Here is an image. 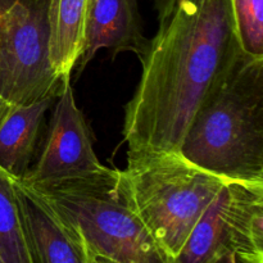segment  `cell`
<instances>
[{
	"mask_svg": "<svg viewBox=\"0 0 263 263\" xmlns=\"http://www.w3.org/2000/svg\"><path fill=\"white\" fill-rule=\"evenodd\" d=\"M238 51L229 0H177L159 21L125 107L127 154L179 153L195 113Z\"/></svg>",
	"mask_w": 263,
	"mask_h": 263,
	"instance_id": "6da1fadb",
	"label": "cell"
},
{
	"mask_svg": "<svg viewBox=\"0 0 263 263\" xmlns=\"http://www.w3.org/2000/svg\"><path fill=\"white\" fill-rule=\"evenodd\" d=\"M179 154L228 182L263 186V59L239 49L195 113Z\"/></svg>",
	"mask_w": 263,
	"mask_h": 263,
	"instance_id": "7a4b0ae2",
	"label": "cell"
},
{
	"mask_svg": "<svg viewBox=\"0 0 263 263\" xmlns=\"http://www.w3.org/2000/svg\"><path fill=\"white\" fill-rule=\"evenodd\" d=\"M228 181L179 153L127 154L117 170V190L171 262Z\"/></svg>",
	"mask_w": 263,
	"mask_h": 263,
	"instance_id": "3957f363",
	"label": "cell"
},
{
	"mask_svg": "<svg viewBox=\"0 0 263 263\" xmlns=\"http://www.w3.org/2000/svg\"><path fill=\"white\" fill-rule=\"evenodd\" d=\"M32 189L55 211L89 254L115 263H172L118 194L117 172L97 181Z\"/></svg>",
	"mask_w": 263,
	"mask_h": 263,
	"instance_id": "277c9868",
	"label": "cell"
},
{
	"mask_svg": "<svg viewBox=\"0 0 263 263\" xmlns=\"http://www.w3.org/2000/svg\"><path fill=\"white\" fill-rule=\"evenodd\" d=\"M49 0H14L0 14V94L10 105L57 98L49 51Z\"/></svg>",
	"mask_w": 263,
	"mask_h": 263,
	"instance_id": "5b68a950",
	"label": "cell"
},
{
	"mask_svg": "<svg viewBox=\"0 0 263 263\" xmlns=\"http://www.w3.org/2000/svg\"><path fill=\"white\" fill-rule=\"evenodd\" d=\"M69 77L62 79L40 157L25 179L20 180L31 187L45 189L97 181L115 176L117 172L104 166L95 154L89 125L77 107Z\"/></svg>",
	"mask_w": 263,
	"mask_h": 263,
	"instance_id": "8992f818",
	"label": "cell"
},
{
	"mask_svg": "<svg viewBox=\"0 0 263 263\" xmlns=\"http://www.w3.org/2000/svg\"><path fill=\"white\" fill-rule=\"evenodd\" d=\"M249 185L228 182L190 231L172 263H212L225 251L235 253L248 215Z\"/></svg>",
	"mask_w": 263,
	"mask_h": 263,
	"instance_id": "52a82bcc",
	"label": "cell"
},
{
	"mask_svg": "<svg viewBox=\"0 0 263 263\" xmlns=\"http://www.w3.org/2000/svg\"><path fill=\"white\" fill-rule=\"evenodd\" d=\"M14 189L31 263H90L84 246L36 190L22 181H14Z\"/></svg>",
	"mask_w": 263,
	"mask_h": 263,
	"instance_id": "ba28073f",
	"label": "cell"
},
{
	"mask_svg": "<svg viewBox=\"0 0 263 263\" xmlns=\"http://www.w3.org/2000/svg\"><path fill=\"white\" fill-rule=\"evenodd\" d=\"M149 43L141 30L136 0H89L79 68L82 71L100 49H108L113 57L133 51L141 59Z\"/></svg>",
	"mask_w": 263,
	"mask_h": 263,
	"instance_id": "9c48e42d",
	"label": "cell"
},
{
	"mask_svg": "<svg viewBox=\"0 0 263 263\" xmlns=\"http://www.w3.org/2000/svg\"><path fill=\"white\" fill-rule=\"evenodd\" d=\"M54 100L12 105L0 123V171L9 179L20 181L30 171L44 118Z\"/></svg>",
	"mask_w": 263,
	"mask_h": 263,
	"instance_id": "30bf717a",
	"label": "cell"
},
{
	"mask_svg": "<svg viewBox=\"0 0 263 263\" xmlns=\"http://www.w3.org/2000/svg\"><path fill=\"white\" fill-rule=\"evenodd\" d=\"M89 0H49V51L61 79L71 76L84 53L85 21Z\"/></svg>",
	"mask_w": 263,
	"mask_h": 263,
	"instance_id": "8fae6325",
	"label": "cell"
},
{
	"mask_svg": "<svg viewBox=\"0 0 263 263\" xmlns=\"http://www.w3.org/2000/svg\"><path fill=\"white\" fill-rule=\"evenodd\" d=\"M0 259L31 263L15 195L14 181L0 171Z\"/></svg>",
	"mask_w": 263,
	"mask_h": 263,
	"instance_id": "7c38bea8",
	"label": "cell"
},
{
	"mask_svg": "<svg viewBox=\"0 0 263 263\" xmlns=\"http://www.w3.org/2000/svg\"><path fill=\"white\" fill-rule=\"evenodd\" d=\"M229 7L239 49L263 59V0H229Z\"/></svg>",
	"mask_w": 263,
	"mask_h": 263,
	"instance_id": "4fadbf2b",
	"label": "cell"
},
{
	"mask_svg": "<svg viewBox=\"0 0 263 263\" xmlns=\"http://www.w3.org/2000/svg\"><path fill=\"white\" fill-rule=\"evenodd\" d=\"M153 2L154 5H156L157 12H158V20L161 21L172 12L177 0H153Z\"/></svg>",
	"mask_w": 263,
	"mask_h": 263,
	"instance_id": "5bb4252c",
	"label": "cell"
},
{
	"mask_svg": "<svg viewBox=\"0 0 263 263\" xmlns=\"http://www.w3.org/2000/svg\"><path fill=\"white\" fill-rule=\"evenodd\" d=\"M212 263H246V262H241L234 252L225 251L221 254H218Z\"/></svg>",
	"mask_w": 263,
	"mask_h": 263,
	"instance_id": "9a60e30c",
	"label": "cell"
},
{
	"mask_svg": "<svg viewBox=\"0 0 263 263\" xmlns=\"http://www.w3.org/2000/svg\"><path fill=\"white\" fill-rule=\"evenodd\" d=\"M10 108H12V105H10L9 103H8L7 100L2 97V94H0V123H2L3 120L7 117L8 112L10 110Z\"/></svg>",
	"mask_w": 263,
	"mask_h": 263,
	"instance_id": "2e32d148",
	"label": "cell"
},
{
	"mask_svg": "<svg viewBox=\"0 0 263 263\" xmlns=\"http://www.w3.org/2000/svg\"><path fill=\"white\" fill-rule=\"evenodd\" d=\"M87 256H89L90 263H115V262L109 261V259H105V258H103V257H99V256H92V254H89V253H87Z\"/></svg>",
	"mask_w": 263,
	"mask_h": 263,
	"instance_id": "e0dca14e",
	"label": "cell"
},
{
	"mask_svg": "<svg viewBox=\"0 0 263 263\" xmlns=\"http://www.w3.org/2000/svg\"><path fill=\"white\" fill-rule=\"evenodd\" d=\"M14 3V0H0V14L8 9Z\"/></svg>",
	"mask_w": 263,
	"mask_h": 263,
	"instance_id": "ac0fdd59",
	"label": "cell"
},
{
	"mask_svg": "<svg viewBox=\"0 0 263 263\" xmlns=\"http://www.w3.org/2000/svg\"><path fill=\"white\" fill-rule=\"evenodd\" d=\"M0 263H3V261H2V259H0Z\"/></svg>",
	"mask_w": 263,
	"mask_h": 263,
	"instance_id": "d6986e66",
	"label": "cell"
}]
</instances>
